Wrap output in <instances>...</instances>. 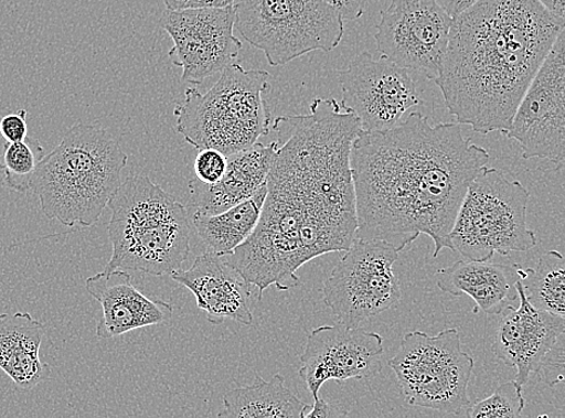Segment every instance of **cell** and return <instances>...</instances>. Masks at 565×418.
<instances>
[{"label":"cell","instance_id":"obj_1","mask_svg":"<svg viewBox=\"0 0 565 418\" xmlns=\"http://www.w3.org/2000/svg\"><path fill=\"white\" fill-rule=\"evenodd\" d=\"M278 149L254 233L226 256L249 286L290 291L298 270L320 256L348 250L358 232L350 154L361 132L356 115L318 98L307 115L276 117Z\"/></svg>","mask_w":565,"mask_h":418},{"label":"cell","instance_id":"obj_2","mask_svg":"<svg viewBox=\"0 0 565 418\" xmlns=\"http://www.w3.org/2000/svg\"><path fill=\"white\" fill-rule=\"evenodd\" d=\"M490 162L488 150L456 124L431 126L414 111L383 130H361L351 147L358 232L402 253L419 235L436 258L450 248V232L470 182Z\"/></svg>","mask_w":565,"mask_h":418},{"label":"cell","instance_id":"obj_3","mask_svg":"<svg viewBox=\"0 0 565 418\" xmlns=\"http://www.w3.org/2000/svg\"><path fill=\"white\" fill-rule=\"evenodd\" d=\"M562 31L537 0H479L452 20L435 82L446 108L480 135H504Z\"/></svg>","mask_w":565,"mask_h":418},{"label":"cell","instance_id":"obj_4","mask_svg":"<svg viewBox=\"0 0 565 418\" xmlns=\"http://www.w3.org/2000/svg\"><path fill=\"white\" fill-rule=\"evenodd\" d=\"M128 156L104 128L76 124L39 163L32 190L49 219L95 226L121 185Z\"/></svg>","mask_w":565,"mask_h":418},{"label":"cell","instance_id":"obj_5","mask_svg":"<svg viewBox=\"0 0 565 418\" xmlns=\"http://www.w3.org/2000/svg\"><path fill=\"white\" fill-rule=\"evenodd\" d=\"M108 206L113 256L105 270H134L151 277L172 276L191 253L186 206L142 175L121 182Z\"/></svg>","mask_w":565,"mask_h":418},{"label":"cell","instance_id":"obj_6","mask_svg":"<svg viewBox=\"0 0 565 418\" xmlns=\"http://www.w3.org/2000/svg\"><path fill=\"white\" fill-rule=\"evenodd\" d=\"M270 74L232 63L204 95L188 88L174 110L177 132L196 150L215 149L230 156L253 147L271 129L266 99Z\"/></svg>","mask_w":565,"mask_h":418},{"label":"cell","instance_id":"obj_7","mask_svg":"<svg viewBox=\"0 0 565 418\" xmlns=\"http://www.w3.org/2000/svg\"><path fill=\"white\" fill-rule=\"evenodd\" d=\"M530 191L495 168L470 182L450 232V250L470 260L527 253L536 234L527 225Z\"/></svg>","mask_w":565,"mask_h":418},{"label":"cell","instance_id":"obj_8","mask_svg":"<svg viewBox=\"0 0 565 418\" xmlns=\"http://www.w3.org/2000/svg\"><path fill=\"white\" fill-rule=\"evenodd\" d=\"M234 29L281 67L312 51L330 52L344 36V20L326 0H236Z\"/></svg>","mask_w":565,"mask_h":418},{"label":"cell","instance_id":"obj_9","mask_svg":"<svg viewBox=\"0 0 565 418\" xmlns=\"http://www.w3.org/2000/svg\"><path fill=\"white\" fill-rule=\"evenodd\" d=\"M475 364L456 329L437 335L406 333L396 356L388 361L407 404L452 415L470 404L468 387Z\"/></svg>","mask_w":565,"mask_h":418},{"label":"cell","instance_id":"obj_10","mask_svg":"<svg viewBox=\"0 0 565 418\" xmlns=\"http://www.w3.org/2000/svg\"><path fill=\"white\" fill-rule=\"evenodd\" d=\"M343 254L323 283V302L339 322L356 329L399 303L393 267L401 253L384 240L354 238Z\"/></svg>","mask_w":565,"mask_h":418},{"label":"cell","instance_id":"obj_11","mask_svg":"<svg viewBox=\"0 0 565 418\" xmlns=\"http://www.w3.org/2000/svg\"><path fill=\"white\" fill-rule=\"evenodd\" d=\"M564 46L562 31L503 135L519 142L524 160H546L557 169L564 167L565 160Z\"/></svg>","mask_w":565,"mask_h":418},{"label":"cell","instance_id":"obj_12","mask_svg":"<svg viewBox=\"0 0 565 418\" xmlns=\"http://www.w3.org/2000/svg\"><path fill=\"white\" fill-rule=\"evenodd\" d=\"M452 20L438 0H392L374 35L381 57L436 82Z\"/></svg>","mask_w":565,"mask_h":418},{"label":"cell","instance_id":"obj_13","mask_svg":"<svg viewBox=\"0 0 565 418\" xmlns=\"http://www.w3.org/2000/svg\"><path fill=\"white\" fill-rule=\"evenodd\" d=\"M161 28L174 43L169 58L181 68V82L202 85L239 56L243 43L234 34V6L166 10Z\"/></svg>","mask_w":565,"mask_h":418},{"label":"cell","instance_id":"obj_14","mask_svg":"<svg viewBox=\"0 0 565 418\" xmlns=\"http://www.w3.org/2000/svg\"><path fill=\"white\" fill-rule=\"evenodd\" d=\"M343 107L358 116L362 130H383L399 124L407 111L423 104L417 86L399 65L371 52H361L340 72Z\"/></svg>","mask_w":565,"mask_h":418},{"label":"cell","instance_id":"obj_15","mask_svg":"<svg viewBox=\"0 0 565 418\" xmlns=\"http://www.w3.org/2000/svg\"><path fill=\"white\" fill-rule=\"evenodd\" d=\"M383 355L384 337L377 333L341 322L321 325L308 336L299 376L317 399L328 382L363 381L374 375Z\"/></svg>","mask_w":565,"mask_h":418},{"label":"cell","instance_id":"obj_16","mask_svg":"<svg viewBox=\"0 0 565 418\" xmlns=\"http://www.w3.org/2000/svg\"><path fill=\"white\" fill-rule=\"evenodd\" d=\"M520 306H509L502 313L494 342L493 355L518 372L516 382L524 386L547 352L564 335L565 319L534 308L518 282Z\"/></svg>","mask_w":565,"mask_h":418},{"label":"cell","instance_id":"obj_17","mask_svg":"<svg viewBox=\"0 0 565 418\" xmlns=\"http://www.w3.org/2000/svg\"><path fill=\"white\" fill-rule=\"evenodd\" d=\"M86 291L102 306L96 334L108 341L146 326L168 324L174 307L141 293L122 269L104 270L86 280Z\"/></svg>","mask_w":565,"mask_h":418},{"label":"cell","instance_id":"obj_18","mask_svg":"<svg viewBox=\"0 0 565 418\" xmlns=\"http://www.w3.org/2000/svg\"><path fill=\"white\" fill-rule=\"evenodd\" d=\"M170 277L192 292L210 323L218 325L231 320L244 325L254 324V313L248 304L249 285L226 256L213 253L196 256L191 268L179 269Z\"/></svg>","mask_w":565,"mask_h":418},{"label":"cell","instance_id":"obj_19","mask_svg":"<svg viewBox=\"0 0 565 418\" xmlns=\"http://www.w3.org/2000/svg\"><path fill=\"white\" fill-rule=\"evenodd\" d=\"M278 149V140L263 146L254 143L245 150L227 156V169L216 184L206 185L199 179L190 181V205L194 212L218 214L239 204L267 184V179Z\"/></svg>","mask_w":565,"mask_h":418},{"label":"cell","instance_id":"obj_20","mask_svg":"<svg viewBox=\"0 0 565 418\" xmlns=\"http://www.w3.org/2000/svg\"><path fill=\"white\" fill-rule=\"evenodd\" d=\"M524 269L520 265L493 264L490 260L462 259L437 271L439 290L454 297L469 296L475 312L499 315L519 299L518 282Z\"/></svg>","mask_w":565,"mask_h":418},{"label":"cell","instance_id":"obj_21","mask_svg":"<svg viewBox=\"0 0 565 418\" xmlns=\"http://www.w3.org/2000/svg\"><path fill=\"white\" fill-rule=\"evenodd\" d=\"M45 332V324L29 312L0 313V369L21 389L30 390L50 375L41 358Z\"/></svg>","mask_w":565,"mask_h":418},{"label":"cell","instance_id":"obj_22","mask_svg":"<svg viewBox=\"0 0 565 418\" xmlns=\"http://www.w3.org/2000/svg\"><path fill=\"white\" fill-rule=\"evenodd\" d=\"M249 386L236 387L223 396L225 411L218 417L233 418H305L310 405L301 401L286 386L280 374L266 382L258 374Z\"/></svg>","mask_w":565,"mask_h":418},{"label":"cell","instance_id":"obj_23","mask_svg":"<svg viewBox=\"0 0 565 418\" xmlns=\"http://www.w3.org/2000/svg\"><path fill=\"white\" fill-rule=\"evenodd\" d=\"M267 197V184L253 197L236 204L218 214L193 212L191 226L199 235L209 253L228 256L254 233L260 218L263 204Z\"/></svg>","mask_w":565,"mask_h":418},{"label":"cell","instance_id":"obj_24","mask_svg":"<svg viewBox=\"0 0 565 418\" xmlns=\"http://www.w3.org/2000/svg\"><path fill=\"white\" fill-rule=\"evenodd\" d=\"M521 282L534 308L565 319V269L561 253L544 254L535 268L524 269Z\"/></svg>","mask_w":565,"mask_h":418},{"label":"cell","instance_id":"obj_25","mask_svg":"<svg viewBox=\"0 0 565 418\" xmlns=\"http://www.w3.org/2000/svg\"><path fill=\"white\" fill-rule=\"evenodd\" d=\"M45 154L38 139L28 137L22 141H6L4 150L0 153V169L4 174L6 186L19 193L32 190L38 165Z\"/></svg>","mask_w":565,"mask_h":418},{"label":"cell","instance_id":"obj_26","mask_svg":"<svg viewBox=\"0 0 565 418\" xmlns=\"http://www.w3.org/2000/svg\"><path fill=\"white\" fill-rule=\"evenodd\" d=\"M523 386L516 381L499 385L489 398L468 405L469 418H515L524 410Z\"/></svg>","mask_w":565,"mask_h":418},{"label":"cell","instance_id":"obj_27","mask_svg":"<svg viewBox=\"0 0 565 418\" xmlns=\"http://www.w3.org/2000/svg\"><path fill=\"white\" fill-rule=\"evenodd\" d=\"M227 169V156L215 149L200 150L194 161L195 179L206 185L216 184Z\"/></svg>","mask_w":565,"mask_h":418},{"label":"cell","instance_id":"obj_28","mask_svg":"<svg viewBox=\"0 0 565 418\" xmlns=\"http://www.w3.org/2000/svg\"><path fill=\"white\" fill-rule=\"evenodd\" d=\"M536 373H541L548 387H555L564 381V335L547 352Z\"/></svg>","mask_w":565,"mask_h":418},{"label":"cell","instance_id":"obj_29","mask_svg":"<svg viewBox=\"0 0 565 418\" xmlns=\"http://www.w3.org/2000/svg\"><path fill=\"white\" fill-rule=\"evenodd\" d=\"M28 110L9 114L0 120V135L8 142L22 141L29 137Z\"/></svg>","mask_w":565,"mask_h":418},{"label":"cell","instance_id":"obj_30","mask_svg":"<svg viewBox=\"0 0 565 418\" xmlns=\"http://www.w3.org/2000/svg\"><path fill=\"white\" fill-rule=\"evenodd\" d=\"M343 20L354 21L363 17L367 0H326Z\"/></svg>","mask_w":565,"mask_h":418},{"label":"cell","instance_id":"obj_31","mask_svg":"<svg viewBox=\"0 0 565 418\" xmlns=\"http://www.w3.org/2000/svg\"><path fill=\"white\" fill-rule=\"evenodd\" d=\"M236 0H163L168 10L226 8L233 6Z\"/></svg>","mask_w":565,"mask_h":418},{"label":"cell","instance_id":"obj_32","mask_svg":"<svg viewBox=\"0 0 565 418\" xmlns=\"http://www.w3.org/2000/svg\"><path fill=\"white\" fill-rule=\"evenodd\" d=\"M347 416L348 411L333 407V405L319 397L313 399V405L310 407V410L306 414L305 418H334Z\"/></svg>","mask_w":565,"mask_h":418},{"label":"cell","instance_id":"obj_33","mask_svg":"<svg viewBox=\"0 0 565 418\" xmlns=\"http://www.w3.org/2000/svg\"><path fill=\"white\" fill-rule=\"evenodd\" d=\"M438 2L450 17L455 18L475 6L479 0H438Z\"/></svg>","mask_w":565,"mask_h":418},{"label":"cell","instance_id":"obj_34","mask_svg":"<svg viewBox=\"0 0 565 418\" xmlns=\"http://www.w3.org/2000/svg\"><path fill=\"white\" fill-rule=\"evenodd\" d=\"M552 15L564 20L565 0H537Z\"/></svg>","mask_w":565,"mask_h":418}]
</instances>
